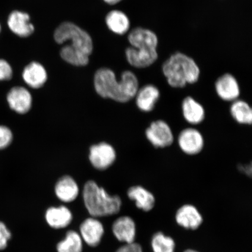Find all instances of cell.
<instances>
[{"label": "cell", "instance_id": "1", "mask_svg": "<svg viewBox=\"0 0 252 252\" xmlns=\"http://www.w3.org/2000/svg\"><path fill=\"white\" fill-rule=\"evenodd\" d=\"M94 87L96 93L104 98L126 103L134 98L138 88V78L131 71H125L118 81L113 70L108 68L97 70L94 74Z\"/></svg>", "mask_w": 252, "mask_h": 252}, {"label": "cell", "instance_id": "2", "mask_svg": "<svg viewBox=\"0 0 252 252\" xmlns=\"http://www.w3.org/2000/svg\"><path fill=\"white\" fill-rule=\"evenodd\" d=\"M162 70L167 83L173 88H183L199 80L200 70L196 62L181 52L173 54L163 63Z\"/></svg>", "mask_w": 252, "mask_h": 252}, {"label": "cell", "instance_id": "3", "mask_svg": "<svg viewBox=\"0 0 252 252\" xmlns=\"http://www.w3.org/2000/svg\"><path fill=\"white\" fill-rule=\"evenodd\" d=\"M83 196L85 206L94 218L115 215L121 211L122 200L118 195L111 196L95 182L88 181L84 185Z\"/></svg>", "mask_w": 252, "mask_h": 252}, {"label": "cell", "instance_id": "4", "mask_svg": "<svg viewBox=\"0 0 252 252\" xmlns=\"http://www.w3.org/2000/svg\"><path fill=\"white\" fill-rule=\"evenodd\" d=\"M56 43L70 42L72 46L90 56L93 51V41L89 33L78 25L70 22H65L56 28L54 32Z\"/></svg>", "mask_w": 252, "mask_h": 252}, {"label": "cell", "instance_id": "5", "mask_svg": "<svg viewBox=\"0 0 252 252\" xmlns=\"http://www.w3.org/2000/svg\"><path fill=\"white\" fill-rule=\"evenodd\" d=\"M145 134L150 143L157 149H165L171 146L175 140L171 127L163 120L151 122L146 128Z\"/></svg>", "mask_w": 252, "mask_h": 252}, {"label": "cell", "instance_id": "6", "mask_svg": "<svg viewBox=\"0 0 252 252\" xmlns=\"http://www.w3.org/2000/svg\"><path fill=\"white\" fill-rule=\"evenodd\" d=\"M178 143L183 153L189 156H196L203 150L204 139L203 134L197 129L188 127L179 134Z\"/></svg>", "mask_w": 252, "mask_h": 252}, {"label": "cell", "instance_id": "7", "mask_svg": "<svg viewBox=\"0 0 252 252\" xmlns=\"http://www.w3.org/2000/svg\"><path fill=\"white\" fill-rule=\"evenodd\" d=\"M116 158V153L111 145L100 143L94 145L90 151L91 164L97 169L105 170L113 165Z\"/></svg>", "mask_w": 252, "mask_h": 252}, {"label": "cell", "instance_id": "8", "mask_svg": "<svg viewBox=\"0 0 252 252\" xmlns=\"http://www.w3.org/2000/svg\"><path fill=\"white\" fill-rule=\"evenodd\" d=\"M215 90L220 98L226 102L235 101L238 99L241 94L238 81L234 75L229 73L223 74L217 78Z\"/></svg>", "mask_w": 252, "mask_h": 252}, {"label": "cell", "instance_id": "9", "mask_svg": "<svg viewBox=\"0 0 252 252\" xmlns=\"http://www.w3.org/2000/svg\"><path fill=\"white\" fill-rule=\"evenodd\" d=\"M80 236L89 247H97L104 235L103 225L96 218L90 217L84 220L80 226Z\"/></svg>", "mask_w": 252, "mask_h": 252}, {"label": "cell", "instance_id": "10", "mask_svg": "<svg viewBox=\"0 0 252 252\" xmlns=\"http://www.w3.org/2000/svg\"><path fill=\"white\" fill-rule=\"evenodd\" d=\"M7 100L9 108L19 114H25L32 105V97L29 91L23 87H15L9 91Z\"/></svg>", "mask_w": 252, "mask_h": 252}, {"label": "cell", "instance_id": "11", "mask_svg": "<svg viewBox=\"0 0 252 252\" xmlns=\"http://www.w3.org/2000/svg\"><path fill=\"white\" fill-rule=\"evenodd\" d=\"M128 40L131 47L138 49L157 50L158 45L157 34L152 31L141 27L130 31Z\"/></svg>", "mask_w": 252, "mask_h": 252}, {"label": "cell", "instance_id": "12", "mask_svg": "<svg viewBox=\"0 0 252 252\" xmlns=\"http://www.w3.org/2000/svg\"><path fill=\"white\" fill-rule=\"evenodd\" d=\"M160 96L158 88L153 84H147L138 88L134 98L138 109L149 113L156 108Z\"/></svg>", "mask_w": 252, "mask_h": 252}, {"label": "cell", "instance_id": "13", "mask_svg": "<svg viewBox=\"0 0 252 252\" xmlns=\"http://www.w3.org/2000/svg\"><path fill=\"white\" fill-rule=\"evenodd\" d=\"M8 26L12 32L21 37H29L34 32V27L27 12L14 11L9 14Z\"/></svg>", "mask_w": 252, "mask_h": 252}, {"label": "cell", "instance_id": "14", "mask_svg": "<svg viewBox=\"0 0 252 252\" xmlns=\"http://www.w3.org/2000/svg\"><path fill=\"white\" fill-rule=\"evenodd\" d=\"M125 53L129 64L137 68L149 67L158 58L157 50L138 49L130 46Z\"/></svg>", "mask_w": 252, "mask_h": 252}, {"label": "cell", "instance_id": "15", "mask_svg": "<svg viewBox=\"0 0 252 252\" xmlns=\"http://www.w3.org/2000/svg\"><path fill=\"white\" fill-rule=\"evenodd\" d=\"M112 232L116 239L126 244L133 243L136 235V226L130 217H119L112 225Z\"/></svg>", "mask_w": 252, "mask_h": 252}, {"label": "cell", "instance_id": "16", "mask_svg": "<svg viewBox=\"0 0 252 252\" xmlns=\"http://www.w3.org/2000/svg\"><path fill=\"white\" fill-rule=\"evenodd\" d=\"M175 219L178 224L185 229L195 230L203 222V217L196 207L186 204L176 212Z\"/></svg>", "mask_w": 252, "mask_h": 252}, {"label": "cell", "instance_id": "17", "mask_svg": "<svg viewBox=\"0 0 252 252\" xmlns=\"http://www.w3.org/2000/svg\"><path fill=\"white\" fill-rule=\"evenodd\" d=\"M182 112L185 121L191 125H199L206 118L203 106L192 96H187L183 100Z\"/></svg>", "mask_w": 252, "mask_h": 252}, {"label": "cell", "instance_id": "18", "mask_svg": "<svg viewBox=\"0 0 252 252\" xmlns=\"http://www.w3.org/2000/svg\"><path fill=\"white\" fill-rule=\"evenodd\" d=\"M23 78L28 86L34 89L42 87L47 80L46 68L40 63L32 62L25 67Z\"/></svg>", "mask_w": 252, "mask_h": 252}, {"label": "cell", "instance_id": "19", "mask_svg": "<svg viewBox=\"0 0 252 252\" xmlns=\"http://www.w3.org/2000/svg\"><path fill=\"white\" fill-rule=\"evenodd\" d=\"M45 220L50 227L63 229L70 224L72 220V214L67 207H51L46 210Z\"/></svg>", "mask_w": 252, "mask_h": 252}, {"label": "cell", "instance_id": "20", "mask_svg": "<svg viewBox=\"0 0 252 252\" xmlns=\"http://www.w3.org/2000/svg\"><path fill=\"white\" fill-rule=\"evenodd\" d=\"M55 191L60 200L64 203H71L77 198L79 188L73 178L70 176H64L56 183Z\"/></svg>", "mask_w": 252, "mask_h": 252}, {"label": "cell", "instance_id": "21", "mask_svg": "<svg viewBox=\"0 0 252 252\" xmlns=\"http://www.w3.org/2000/svg\"><path fill=\"white\" fill-rule=\"evenodd\" d=\"M127 196L134 201L138 209L150 212L155 205L156 199L154 195L141 186H134L128 189Z\"/></svg>", "mask_w": 252, "mask_h": 252}, {"label": "cell", "instance_id": "22", "mask_svg": "<svg viewBox=\"0 0 252 252\" xmlns=\"http://www.w3.org/2000/svg\"><path fill=\"white\" fill-rule=\"evenodd\" d=\"M107 27L112 32L123 35L128 32L130 28V21L127 15L120 10H113L106 15Z\"/></svg>", "mask_w": 252, "mask_h": 252}, {"label": "cell", "instance_id": "23", "mask_svg": "<svg viewBox=\"0 0 252 252\" xmlns=\"http://www.w3.org/2000/svg\"><path fill=\"white\" fill-rule=\"evenodd\" d=\"M230 114L236 122L240 125H251L252 123V110L250 104L245 100L237 99L230 106Z\"/></svg>", "mask_w": 252, "mask_h": 252}, {"label": "cell", "instance_id": "24", "mask_svg": "<svg viewBox=\"0 0 252 252\" xmlns=\"http://www.w3.org/2000/svg\"><path fill=\"white\" fill-rule=\"evenodd\" d=\"M61 56L65 62L78 67L86 66L90 61L89 55L70 45L62 47Z\"/></svg>", "mask_w": 252, "mask_h": 252}, {"label": "cell", "instance_id": "25", "mask_svg": "<svg viewBox=\"0 0 252 252\" xmlns=\"http://www.w3.org/2000/svg\"><path fill=\"white\" fill-rule=\"evenodd\" d=\"M83 239L76 231L70 230L66 233L65 237L57 245L58 252H83Z\"/></svg>", "mask_w": 252, "mask_h": 252}, {"label": "cell", "instance_id": "26", "mask_svg": "<svg viewBox=\"0 0 252 252\" xmlns=\"http://www.w3.org/2000/svg\"><path fill=\"white\" fill-rule=\"evenodd\" d=\"M151 247L154 252H175V243L171 237L157 232L153 236Z\"/></svg>", "mask_w": 252, "mask_h": 252}, {"label": "cell", "instance_id": "27", "mask_svg": "<svg viewBox=\"0 0 252 252\" xmlns=\"http://www.w3.org/2000/svg\"><path fill=\"white\" fill-rule=\"evenodd\" d=\"M12 238V233L4 222L0 220V251H4L8 247Z\"/></svg>", "mask_w": 252, "mask_h": 252}, {"label": "cell", "instance_id": "28", "mask_svg": "<svg viewBox=\"0 0 252 252\" xmlns=\"http://www.w3.org/2000/svg\"><path fill=\"white\" fill-rule=\"evenodd\" d=\"M13 140V135L10 129L5 126L0 125V150L8 147Z\"/></svg>", "mask_w": 252, "mask_h": 252}, {"label": "cell", "instance_id": "29", "mask_svg": "<svg viewBox=\"0 0 252 252\" xmlns=\"http://www.w3.org/2000/svg\"><path fill=\"white\" fill-rule=\"evenodd\" d=\"M13 75V71L10 64L5 61L0 59V81L10 80Z\"/></svg>", "mask_w": 252, "mask_h": 252}, {"label": "cell", "instance_id": "30", "mask_svg": "<svg viewBox=\"0 0 252 252\" xmlns=\"http://www.w3.org/2000/svg\"><path fill=\"white\" fill-rule=\"evenodd\" d=\"M116 252H143L139 244L133 243L126 244L118 249Z\"/></svg>", "mask_w": 252, "mask_h": 252}, {"label": "cell", "instance_id": "31", "mask_svg": "<svg viewBox=\"0 0 252 252\" xmlns=\"http://www.w3.org/2000/svg\"><path fill=\"white\" fill-rule=\"evenodd\" d=\"M238 168L239 171L244 173L246 175L248 176H252V164L249 163V164H239L238 166Z\"/></svg>", "mask_w": 252, "mask_h": 252}, {"label": "cell", "instance_id": "32", "mask_svg": "<svg viewBox=\"0 0 252 252\" xmlns=\"http://www.w3.org/2000/svg\"><path fill=\"white\" fill-rule=\"evenodd\" d=\"M107 4L109 5H115L122 1V0H103Z\"/></svg>", "mask_w": 252, "mask_h": 252}, {"label": "cell", "instance_id": "33", "mask_svg": "<svg viewBox=\"0 0 252 252\" xmlns=\"http://www.w3.org/2000/svg\"><path fill=\"white\" fill-rule=\"evenodd\" d=\"M184 252H198L197 251L192 250H188L187 251H185Z\"/></svg>", "mask_w": 252, "mask_h": 252}, {"label": "cell", "instance_id": "34", "mask_svg": "<svg viewBox=\"0 0 252 252\" xmlns=\"http://www.w3.org/2000/svg\"><path fill=\"white\" fill-rule=\"evenodd\" d=\"M1 25H0V32H1Z\"/></svg>", "mask_w": 252, "mask_h": 252}]
</instances>
